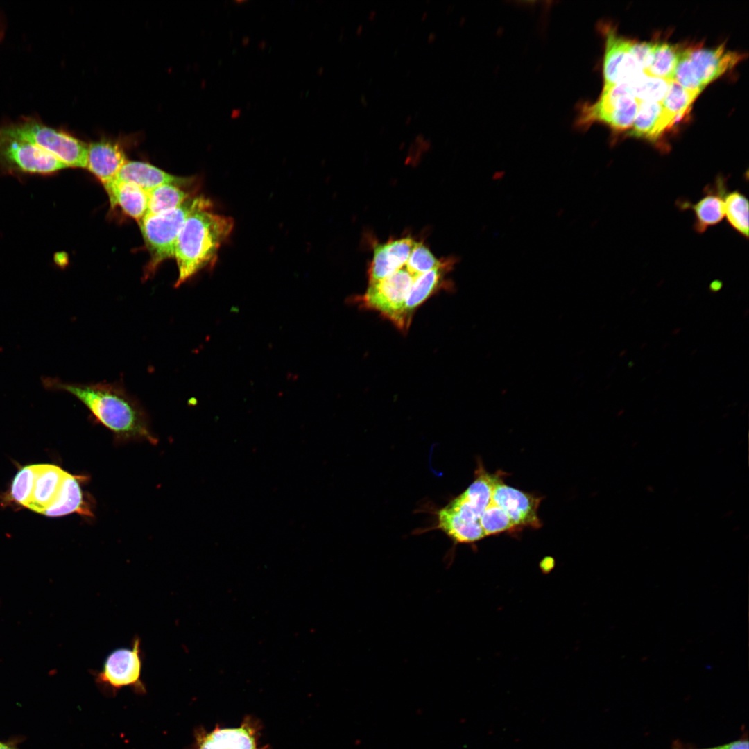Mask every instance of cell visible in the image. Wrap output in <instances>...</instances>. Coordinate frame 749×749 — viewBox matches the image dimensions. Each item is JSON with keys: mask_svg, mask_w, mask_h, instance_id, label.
Instances as JSON below:
<instances>
[{"mask_svg": "<svg viewBox=\"0 0 749 749\" xmlns=\"http://www.w3.org/2000/svg\"><path fill=\"white\" fill-rule=\"evenodd\" d=\"M240 113H241V110L240 109H234L232 111L231 117L232 118L238 117L240 115Z\"/></svg>", "mask_w": 749, "mask_h": 749, "instance_id": "obj_35", "label": "cell"}, {"mask_svg": "<svg viewBox=\"0 0 749 749\" xmlns=\"http://www.w3.org/2000/svg\"><path fill=\"white\" fill-rule=\"evenodd\" d=\"M693 76L700 87H705L732 69L745 58L743 53L726 50L724 44L715 49H685Z\"/></svg>", "mask_w": 749, "mask_h": 749, "instance_id": "obj_13", "label": "cell"}, {"mask_svg": "<svg viewBox=\"0 0 749 749\" xmlns=\"http://www.w3.org/2000/svg\"><path fill=\"white\" fill-rule=\"evenodd\" d=\"M114 180L135 184L146 192L164 184L183 187L194 182L193 178L177 177L148 163L137 161H126Z\"/></svg>", "mask_w": 749, "mask_h": 749, "instance_id": "obj_16", "label": "cell"}, {"mask_svg": "<svg viewBox=\"0 0 749 749\" xmlns=\"http://www.w3.org/2000/svg\"><path fill=\"white\" fill-rule=\"evenodd\" d=\"M673 749H686V748H683L680 743H675L674 746H673ZM698 749H703V748H698Z\"/></svg>", "mask_w": 749, "mask_h": 749, "instance_id": "obj_36", "label": "cell"}, {"mask_svg": "<svg viewBox=\"0 0 749 749\" xmlns=\"http://www.w3.org/2000/svg\"><path fill=\"white\" fill-rule=\"evenodd\" d=\"M203 196H191L178 207L158 214L145 215L139 222L150 259L145 277L153 274L164 260L174 257L178 236L189 214Z\"/></svg>", "mask_w": 749, "mask_h": 749, "instance_id": "obj_3", "label": "cell"}, {"mask_svg": "<svg viewBox=\"0 0 749 749\" xmlns=\"http://www.w3.org/2000/svg\"><path fill=\"white\" fill-rule=\"evenodd\" d=\"M416 242L408 236L376 243L368 268L369 282L381 280L403 268Z\"/></svg>", "mask_w": 749, "mask_h": 749, "instance_id": "obj_14", "label": "cell"}, {"mask_svg": "<svg viewBox=\"0 0 749 749\" xmlns=\"http://www.w3.org/2000/svg\"><path fill=\"white\" fill-rule=\"evenodd\" d=\"M639 107V101L626 83L603 86L599 98L592 103L578 105L575 126L587 129L596 123L621 131L632 127Z\"/></svg>", "mask_w": 749, "mask_h": 749, "instance_id": "obj_4", "label": "cell"}, {"mask_svg": "<svg viewBox=\"0 0 749 749\" xmlns=\"http://www.w3.org/2000/svg\"><path fill=\"white\" fill-rule=\"evenodd\" d=\"M698 96V94L683 88L674 80H670L661 103L666 113L675 122L683 117Z\"/></svg>", "mask_w": 749, "mask_h": 749, "instance_id": "obj_27", "label": "cell"}, {"mask_svg": "<svg viewBox=\"0 0 749 749\" xmlns=\"http://www.w3.org/2000/svg\"><path fill=\"white\" fill-rule=\"evenodd\" d=\"M182 187L173 184H164L147 192L146 214H158L174 209L193 196Z\"/></svg>", "mask_w": 749, "mask_h": 749, "instance_id": "obj_23", "label": "cell"}, {"mask_svg": "<svg viewBox=\"0 0 749 749\" xmlns=\"http://www.w3.org/2000/svg\"><path fill=\"white\" fill-rule=\"evenodd\" d=\"M488 503L469 489L436 512V528L455 544H470L485 537L479 519Z\"/></svg>", "mask_w": 749, "mask_h": 749, "instance_id": "obj_6", "label": "cell"}, {"mask_svg": "<svg viewBox=\"0 0 749 749\" xmlns=\"http://www.w3.org/2000/svg\"><path fill=\"white\" fill-rule=\"evenodd\" d=\"M126 162L123 150L117 144L102 140L88 146L86 168L104 186L115 179Z\"/></svg>", "mask_w": 749, "mask_h": 749, "instance_id": "obj_17", "label": "cell"}, {"mask_svg": "<svg viewBox=\"0 0 749 749\" xmlns=\"http://www.w3.org/2000/svg\"><path fill=\"white\" fill-rule=\"evenodd\" d=\"M17 746L18 743L16 739H10L6 742H2L0 745V749H19Z\"/></svg>", "mask_w": 749, "mask_h": 749, "instance_id": "obj_34", "label": "cell"}, {"mask_svg": "<svg viewBox=\"0 0 749 749\" xmlns=\"http://www.w3.org/2000/svg\"><path fill=\"white\" fill-rule=\"evenodd\" d=\"M681 51L676 45L654 43L651 64L643 72L650 76L672 80Z\"/></svg>", "mask_w": 749, "mask_h": 749, "instance_id": "obj_24", "label": "cell"}, {"mask_svg": "<svg viewBox=\"0 0 749 749\" xmlns=\"http://www.w3.org/2000/svg\"><path fill=\"white\" fill-rule=\"evenodd\" d=\"M414 278L404 266L381 280L369 283L360 299L361 305L379 311L405 330L408 327L404 315L405 302Z\"/></svg>", "mask_w": 749, "mask_h": 749, "instance_id": "obj_9", "label": "cell"}, {"mask_svg": "<svg viewBox=\"0 0 749 749\" xmlns=\"http://www.w3.org/2000/svg\"><path fill=\"white\" fill-rule=\"evenodd\" d=\"M479 522L485 537L516 529L507 514L492 500L481 514Z\"/></svg>", "mask_w": 749, "mask_h": 749, "instance_id": "obj_28", "label": "cell"}, {"mask_svg": "<svg viewBox=\"0 0 749 749\" xmlns=\"http://www.w3.org/2000/svg\"><path fill=\"white\" fill-rule=\"evenodd\" d=\"M703 749H748V741L747 739H741L723 745L705 748Z\"/></svg>", "mask_w": 749, "mask_h": 749, "instance_id": "obj_32", "label": "cell"}, {"mask_svg": "<svg viewBox=\"0 0 749 749\" xmlns=\"http://www.w3.org/2000/svg\"><path fill=\"white\" fill-rule=\"evenodd\" d=\"M653 49L654 43L631 42V53L643 71L651 64Z\"/></svg>", "mask_w": 749, "mask_h": 749, "instance_id": "obj_31", "label": "cell"}, {"mask_svg": "<svg viewBox=\"0 0 749 749\" xmlns=\"http://www.w3.org/2000/svg\"><path fill=\"white\" fill-rule=\"evenodd\" d=\"M724 209L728 222L738 233L748 237V200L739 191L727 192L724 196Z\"/></svg>", "mask_w": 749, "mask_h": 749, "instance_id": "obj_25", "label": "cell"}, {"mask_svg": "<svg viewBox=\"0 0 749 749\" xmlns=\"http://www.w3.org/2000/svg\"><path fill=\"white\" fill-rule=\"evenodd\" d=\"M67 474L57 465H35L33 492L26 508L44 514L56 499Z\"/></svg>", "mask_w": 749, "mask_h": 749, "instance_id": "obj_18", "label": "cell"}, {"mask_svg": "<svg viewBox=\"0 0 749 749\" xmlns=\"http://www.w3.org/2000/svg\"><path fill=\"white\" fill-rule=\"evenodd\" d=\"M82 477L67 472L56 499L43 515L60 517L76 513L93 517L92 503L80 485Z\"/></svg>", "mask_w": 749, "mask_h": 749, "instance_id": "obj_20", "label": "cell"}, {"mask_svg": "<svg viewBox=\"0 0 749 749\" xmlns=\"http://www.w3.org/2000/svg\"><path fill=\"white\" fill-rule=\"evenodd\" d=\"M674 123L661 103L639 101L638 110L628 135L655 141Z\"/></svg>", "mask_w": 749, "mask_h": 749, "instance_id": "obj_21", "label": "cell"}, {"mask_svg": "<svg viewBox=\"0 0 749 749\" xmlns=\"http://www.w3.org/2000/svg\"><path fill=\"white\" fill-rule=\"evenodd\" d=\"M1 743H2V742H1V741H0V745L1 744Z\"/></svg>", "mask_w": 749, "mask_h": 749, "instance_id": "obj_37", "label": "cell"}, {"mask_svg": "<svg viewBox=\"0 0 749 749\" xmlns=\"http://www.w3.org/2000/svg\"><path fill=\"white\" fill-rule=\"evenodd\" d=\"M261 722L248 716L236 728L216 726L212 731L203 728L195 732V742L190 749H270L259 746Z\"/></svg>", "mask_w": 749, "mask_h": 749, "instance_id": "obj_10", "label": "cell"}, {"mask_svg": "<svg viewBox=\"0 0 749 749\" xmlns=\"http://www.w3.org/2000/svg\"><path fill=\"white\" fill-rule=\"evenodd\" d=\"M554 566V560L550 557L544 558L541 564L540 567L544 571H549Z\"/></svg>", "mask_w": 749, "mask_h": 749, "instance_id": "obj_33", "label": "cell"}, {"mask_svg": "<svg viewBox=\"0 0 749 749\" xmlns=\"http://www.w3.org/2000/svg\"><path fill=\"white\" fill-rule=\"evenodd\" d=\"M41 380L46 390L65 391L75 396L96 421L110 429L117 438L157 442L146 411L121 384H78L54 377H42Z\"/></svg>", "mask_w": 749, "mask_h": 749, "instance_id": "obj_1", "label": "cell"}, {"mask_svg": "<svg viewBox=\"0 0 749 749\" xmlns=\"http://www.w3.org/2000/svg\"><path fill=\"white\" fill-rule=\"evenodd\" d=\"M0 166L10 173L49 175L67 167L33 143L0 128Z\"/></svg>", "mask_w": 749, "mask_h": 749, "instance_id": "obj_8", "label": "cell"}, {"mask_svg": "<svg viewBox=\"0 0 749 749\" xmlns=\"http://www.w3.org/2000/svg\"><path fill=\"white\" fill-rule=\"evenodd\" d=\"M35 465L21 468L14 478L11 489V499L17 503L26 507L31 497L35 480Z\"/></svg>", "mask_w": 749, "mask_h": 749, "instance_id": "obj_29", "label": "cell"}, {"mask_svg": "<svg viewBox=\"0 0 749 749\" xmlns=\"http://www.w3.org/2000/svg\"><path fill=\"white\" fill-rule=\"evenodd\" d=\"M601 28L605 39L604 86L627 84L643 72L631 53L632 41L618 35L611 26L603 24Z\"/></svg>", "mask_w": 749, "mask_h": 749, "instance_id": "obj_11", "label": "cell"}, {"mask_svg": "<svg viewBox=\"0 0 749 749\" xmlns=\"http://www.w3.org/2000/svg\"><path fill=\"white\" fill-rule=\"evenodd\" d=\"M440 262L424 243L416 242L404 267L415 277L433 269Z\"/></svg>", "mask_w": 749, "mask_h": 749, "instance_id": "obj_30", "label": "cell"}, {"mask_svg": "<svg viewBox=\"0 0 749 749\" xmlns=\"http://www.w3.org/2000/svg\"><path fill=\"white\" fill-rule=\"evenodd\" d=\"M704 191L703 196L696 203L685 200L678 204L683 209L693 211L695 216L694 228L700 234L720 223L724 217V196L727 192L725 178L718 177L714 185L706 187Z\"/></svg>", "mask_w": 749, "mask_h": 749, "instance_id": "obj_15", "label": "cell"}, {"mask_svg": "<svg viewBox=\"0 0 749 749\" xmlns=\"http://www.w3.org/2000/svg\"><path fill=\"white\" fill-rule=\"evenodd\" d=\"M4 131L35 144L67 167L86 168L88 146L72 135L35 119L1 128Z\"/></svg>", "mask_w": 749, "mask_h": 749, "instance_id": "obj_5", "label": "cell"}, {"mask_svg": "<svg viewBox=\"0 0 749 749\" xmlns=\"http://www.w3.org/2000/svg\"><path fill=\"white\" fill-rule=\"evenodd\" d=\"M454 260H440L433 269L414 278L405 302L404 315L407 326L415 309L434 294L444 284V277L451 268Z\"/></svg>", "mask_w": 749, "mask_h": 749, "instance_id": "obj_19", "label": "cell"}, {"mask_svg": "<svg viewBox=\"0 0 749 749\" xmlns=\"http://www.w3.org/2000/svg\"><path fill=\"white\" fill-rule=\"evenodd\" d=\"M111 205H119L129 216L140 221L147 212L148 193L137 185L114 180L104 186Z\"/></svg>", "mask_w": 749, "mask_h": 749, "instance_id": "obj_22", "label": "cell"}, {"mask_svg": "<svg viewBox=\"0 0 749 749\" xmlns=\"http://www.w3.org/2000/svg\"><path fill=\"white\" fill-rule=\"evenodd\" d=\"M143 660L141 639L136 637L131 647L119 648L108 654L101 669L92 674L96 683L107 694H115L124 687L144 694L146 687L141 679Z\"/></svg>", "mask_w": 749, "mask_h": 749, "instance_id": "obj_7", "label": "cell"}, {"mask_svg": "<svg viewBox=\"0 0 749 749\" xmlns=\"http://www.w3.org/2000/svg\"><path fill=\"white\" fill-rule=\"evenodd\" d=\"M212 207V202L203 196L180 231L174 256L179 272L175 287L202 269L213 266L222 243L233 230V218L214 213Z\"/></svg>", "mask_w": 749, "mask_h": 749, "instance_id": "obj_2", "label": "cell"}, {"mask_svg": "<svg viewBox=\"0 0 749 749\" xmlns=\"http://www.w3.org/2000/svg\"><path fill=\"white\" fill-rule=\"evenodd\" d=\"M491 500L507 514L516 529L542 526L537 515L541 498L506 485L501 475L494 485Z\"/></svg>", "mask_w": 749, "mask_h": 749, "instance_id": "obj_12", "label": "cell"}, {"mask_svg": "<svg viewBox=\"0 0 749 749\" xmlns=\"http://www.w3.org/2000/svg\"><path fill=\"white\" fill-rule=\"evenodd\" d=\"M669 81L642 72L627 85L632 95L639 101L661 103L666 93Z\"/></svg>", "mask_w": 749, "mask_h": 749, "instance_id": "obj_26", "label": "cell"}]
</instances>
